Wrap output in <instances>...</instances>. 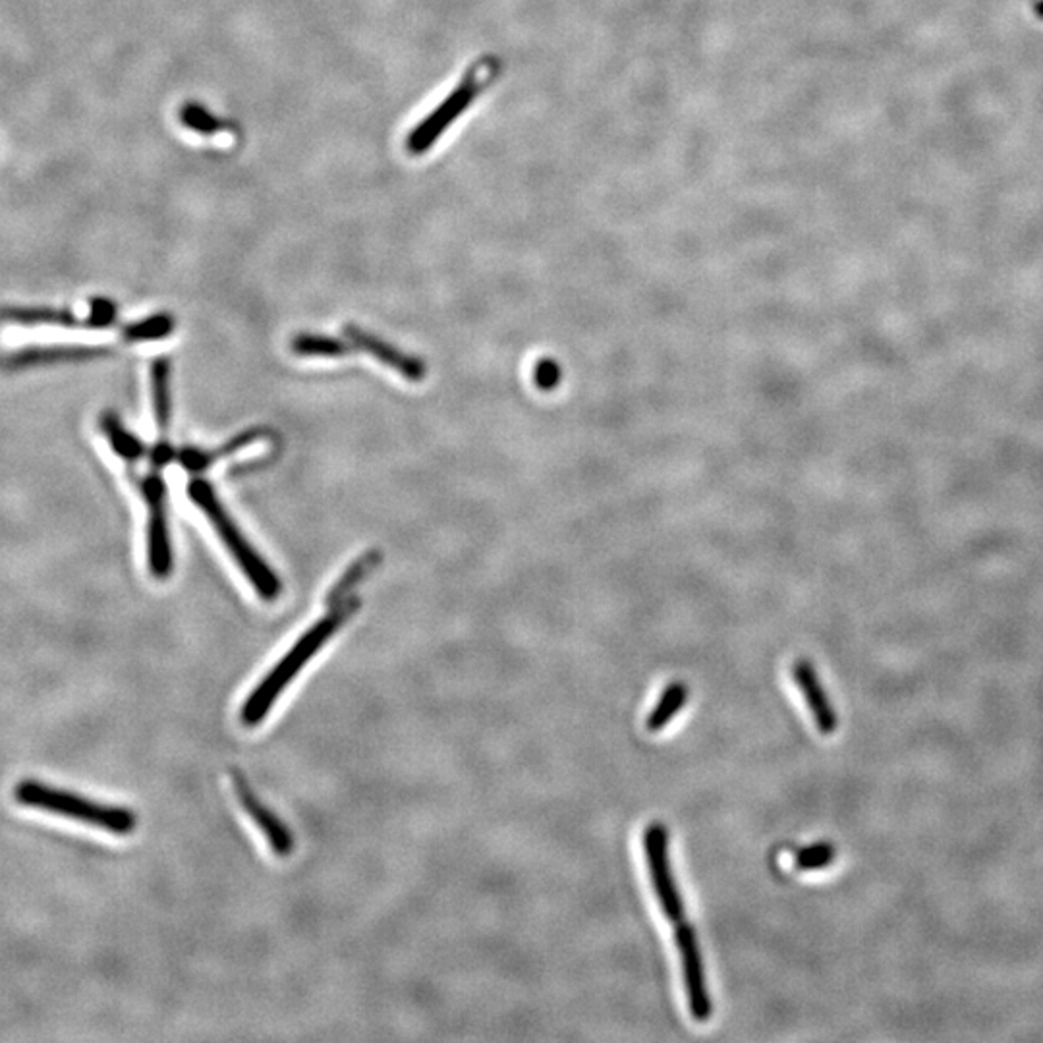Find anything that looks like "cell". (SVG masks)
Masks as SVG:
<instances>
[{
    "mask_svg": "<svg viewBox=\"0 0 1043 1043\" xmlns=\"http://www.w3.org/2000/svg\"><path fill=\"white\" fill-rule=\"evenodd\" d=\"M356 609H358V601H356V599H348L346 604L338 605L335 609H331V612H328L325 619L315 622V625L294 644V648L275 665V669L261 680L254 692L247 696L246 703H244V708L240 711L242 723L246 725V727L260 725L261 721L265 719L269 711L273 709V706H275L279 696L286 690V686L291 685L292 680L296 678V675L306 667L307 661H310V659L325 646V641L343 626L344 620L351 619L352 615L356 612Z\"/></svg>",
    "mask_w": 1043,
    "mask_h": 1043,
    "instance_id": "cell-1",
    "label": "cell"
},
{
    "mask_svg": "<svg viewBox=\"0 0 1043 1043\" xmlns=\"http://www.w3.org/2000/svg\"><path fill=\"white\" fill-rule=\"evenodd\" d=\"M14 798L18 804L82 821L93 828L104 829L109 833H134L135 826H138L135 813L128 808L101 804L70 790L54 789L45 782L33 781V779L18 782Z\"/></svg>",
    "mask_w": 1043,
    "mask_h": 1043,
    "instance_id": "cell-2",
    "label": "cell"
},
{
    "mask_svg": "<svg viewBox=\"0 0 1043 1043\" xmlns=\"http://www.w3.org/2000/svg\"><path fill=\"white\" fill-rule=\"evenodd\" d=\"M188 495L194 500L198 507L202 508L209 522L215 526L216 534L221 536L232 557L239 563V567L244 570L247 580L257 589L265 601H273L281 594V580L267 563L261 559L252 545L247 544L246 537L240 534V529L234 526L231 516L226 515L223 505L216 499L213 487L205 479H194L188 485Z\"/></svg>",
    "mask_w": 1043,
    "mask_h": 1043,
    "instance_id": "cell-3",
    "label": "cell"
},
{
    "mask_svg": "<svg viewBox=\"0 0 1043 1043\" xmlns=\"http://www.w3.org/2000/svg\"><path fill=\"white\" fill-rule=\"evenodd\" d=\"M485 80H479V68H469L458 88L448 93V98L429 112L406 138V150L412 155H424L432 150L433 143L453 126L456 120L468 111L477 95L484 91Z\"/></svg>",
    "mask_w": 1043,
    "mask_h": 1043,
    "instance_id": "cell-4",
    "label": "cell"
},
{
    "mask_svg": "<svg viewBox=\"0 0 1043 1043\" xmlns=\"http://www.w3.org/2000/svg\"><path fill=\"white\" fill-rule=\"evenodd\" d=\"M644 850L648 858L649 880L654 885L661 910L671 924L685 922V902L678 891L675 873H672L671 858H669V833L664 823L654 821L649 823L644 833Z\"/></svg>",
    "mask_w": 1043,
    "mask_h": 1043,
    "instance_id": "cell-5",
    "label": "cell"
},
{
    "mask_svg": "<svg viewBox=\"0 0 1043 1043\" xmlns=\"http://www.w3.org/2000/svg\"><path fill=\"white\" fill-rule=\"evenodd\" d=\"M678 953L682 962V976H685L686 995H688V1009L696 1022H708L713 1013L711 998H709L708 982H706V970H703V959H701L698 938L690 924L680 922L677 924Z\"/></svg>",
    "mask_w": 1043,
    "mask_h": 1043,
    "instance_id": "cell-6",
    "label": "cell"
},
{
    "mask_svg": "<svg viewBox=\"0 0 1043 1043\" xmlns=\"http://www.w3.org/2000/svg\"><path fill=\"white\" fill-rule=\"evenodd\" d=\"M145 503L150 507V567L156 578H166L172 570L171 539L166 526V510H164V495L166 487L159 474L143 477L140 484Z\"/></svg>",
    "mask_w": 1043,
    "mask_h": 1043,
    "instance_id": "cell-7",
    "label": "cell"
},
{
    "mask_svg": "<svg viewBox=\"0 0 1043 1043\" xmlns=\"http://www.w3.org/2000/svg\"><path fill=\"white\" fill-rule=\"evenodd\" d=\"M232 784L236 790L240 804L244 806L250 820L254 821L263 837L267 839L269 847L279 857H288L294 850V837H292L291 829L286 828L283 821L279 820L275 813L271 812L267 806L261 802L257 794H254L246 777L239 773V771H232Z\"/></svg>",
    "mask_w": 1043,
    "mask_h": 1043,
    "instance_id": "cell-8",
    "label": "cell"
},
{
    "mask_svg": "<svg viewBox=\"0 0 1043 1043\" xmlns=\"http://www.w3.org/2000/svg\"><path fill=\"white\" fill-rule=\"evenodd\" d=\"M344 333L356 348L372 354L373 358L379 360L388 367H393L406 379L422 381L427 375V367H425L422 360L411 356V354H404V352L395 348L393 344L385 343L379 336L372 335V333H367V331L356 327V325H346Z\"/></svg>",
    "mask_w": 1043,
    "mask_h": 1043,
    "instance_id": "cell-9",
    "label": "cell"
},
{
    "mask_svg": "<svg viewBox=\"0 0 1043 1043\" xmlns=\"http://www.w3.org/2000/svg\"><path fill=\"white\" fill-rule=\"evenodd\" d=\"M792 678L797 682L800 692L804 696L808 709L812 711L813 721L818 725L821 735H833L839 727V719L834 713L831 700H829L826 688L821 685L820 677L816 672V667L808 659H798L792 665Z\"/></svg>",
    "mask_w": 1043,
    "mask_h": 1043,
    "instance_id": "cell-10",
    "label": "cell"
},
{
    "mask_svg": "<svg viewBox=\"0 0 1043 1043\" xmlns=\"http://www.w3.org/2000/svg\"><path fill=\"white\" fill-rule=\"evenodd\" d=\"M267 429H247V432L240 433L236 437H232L231 441H226L224 445L215 448V450H200V448H182L179 450L180 464L184 468L190 469V472H203L207 469L209 466H213L216 460H221L224 456H231L240 450V448L247 447L252 445L255 441L261 439V437H267Z\"/></svg>",
    "mask_w": 1043,
    "mask_h": 1043,
    "instance_id": "cell-11",
    "label": "cell"
},
{
    "mask_svg": "<svg viewBox=\"0 0 1043 1043\" xmlns=\"http://www.w3.org/2000/svg\"><path fill=\"white\" fill-rule=\"evenodd\" d=\"M379 563V551L365 553L358 560H354L352 567L338 578L335 586L328 589L327 599H325L328 609H335L338 605L346 604L351 599L352 591L358 588L360 584L377 568Z\"/></svg>",
    "mask_w": 1043,
    "mask_h": 1043,
    "instance_id": "cell-12",
    "label": "cell"
},
{
    "mask_svg": "<svg viewBox=\"0 0 1043 1043\" xmlns=\"http://www.w3.org/2000/svg\"><path fill=\"white\" fill-rule=\"evenodd\" d=\"M151 388H153L156 424L161 432H166L169 419H171V364L169 360H155V364L151 367Z\"/></svg>",
    "mask_w": 1043,
    "mask_h": 1043,
    "instance_id": "cell-13",
    "label": "cell"
},
{
    "mask_svg": "<svg viewBox=\"0 0 1043 1043\" xmlns=\"http://www.w3.org/2000/svg\"><path fill=\"white\" fill-rule=\"evenodd\" d=\"M688 693L690 692H688V686L685 682H671L667 686L665 692L661 693V698L657 701L656 708L649 713L648 730L657 732V730L665 729L667 725L671 723L678 711L685 708Z\"/></svg>",
    "mask_w": 1043,
    "mask_h": 1043,
    "instance_id": "cell-14",
    "label": "cell"
},
{
    "mask_svg": "<svg viewBox=\"0 0 1043 1043\" xmlns=\"http://www.w3.org/2000/svg\"><path fill=\"white\" fill-rule=\"evenodd\" d=\"M103 429L109 441H111L112 448H114L124 460L135 463V460H140V458L148 456V453H150V448H145L142 441L128 432L126 427L120 424L119 417L111 414V412H107L103 416Z\"/></svg>",
    "mask_w": 1043,
    "mask_h": 1043,
    "instance_id": "cell-15",
    "label": "cell"
},
{
    "mask_svg": "<svg viewBox=\"0 0 1043 1043\" xmlns=\"http://www.w3.org/2000/svg\"><path fill=\"white\" fill-rule=\"evenodd\" d=\"M292 351L298 356H327L338 358L351 354L348 344L341 343L338 338L321 335H298L292 341Z\"/></svg>",
    "mask_w": 1043,
    "mask_h": 1043,
    "instance_id": "cell-16",
    "label": "cell"
},
{
    "mask_svg": "<svg viewBox=\"0 0 1043 1043\" xmlns=\"http://www.w3.org/2000/svg\"><path fill=\"white\" fill-rule=\"evenodd\" d=\"M180 122L202 135H215L226 128V122L216 119L213 112L198 103H186L180 109Z\"/></svg>",
    "mask_w": 1043,
    "mask_h": 1043,
    "instance_id": "cell-17",
    "label": "cell"
},
{
    "mask_svg": "<svg viewBox=\"0 0 1043 1043\" xmlns=\"http://www.w3.org/2000/svg\"><path fill=\"white\" fill-rule=\"evenodd\" d=\"M172 328H174L172 315L159 313L150 320L138 321L134 325H128L122 335L126 341H156V338L171 335Z\"/></svg>",
    "mask_w": 1043,
    "mask_h": 1043,
    "instance_id": "cell-18",
    "label": "cell"
},
{
    "mask_svg": "<svg viewBox=\"0 0 1043 1043\" xmlns=\"http://www.w3.org/2000/svg\"><path fill=\"white\" fill-rule=\"evenodd\" d=\"M834 857H837V849L831 842H818L812 847L798 850L794 854V865L800 872H812V870H821L833 864Z\"/></svg>",
    "mask_w": 1043,
    "mask_h": 1043,
    "instance_id": "cell-19",
    "label": "cell"
},
{
    "mask_svg": "<svg viewBox=\"0 0 1043 1043\" xmlns=\"http://www.w3.org/2000/svg\"><path fill=\"white\" fill-rule=\"evenodd\" d=\"M560 379H563V369L557 360L544 358L537 362L536 369H534V381L537 387L541 391H553L559 387Z\"/></svg>",
    "mask_w": 1043,
    "mask_h": 1043,
    "instance_id": "cell-20",
    "label": "cell"
},
{
    "mask_svg": "<svg viewBox=\"0 0 1043 1043\" xmlns=\"http://www.w3.org/2000/svg\"><path fill=\"white\" fill-rule=\"evenodd\" d=\"M90 327L104 328L111 327L117 323V306L111 300L95 298L91 302Z\"/></svg>",
    "mask_w": 1043,
    "mask_h": 1043,
    "instance_id": "cell-21",
    "label": "cell"
},
{
    "mask_svg": "<svg viewBox=\"0 0 1043 1043\" xmlns=\"http://www.w3.org/2000/svg\"><path fill=\"white\" fill-rule=\"evenodd\" d=\"M148 456H150L151 468L159 469L164 468V466L171 464L172 460H176V458H179V450H174L171 443L159 441L155 447L150 448Z\"/></svg>",
    "mask_w": 1043,
    "mask_h": 1043,
    "instance_id": "cell-22",
    "label": "cell"
},
{
    "mask_svg": "<svg viewBox=\"0 0 1043 1043\" xmlns=\"http://www.w3.org/2000/svg\"><path fill=\"white\" fill-rule=\"evenodd\" d=\"M1036 12L1040 18H1043V0L1040 2V4H1037Z\"/></svg>",
    "mask_w": 1043,
    "mask_h": 1043,
    "instance_id": "cell-23",
    "label": "cell"
}]
</instances>
